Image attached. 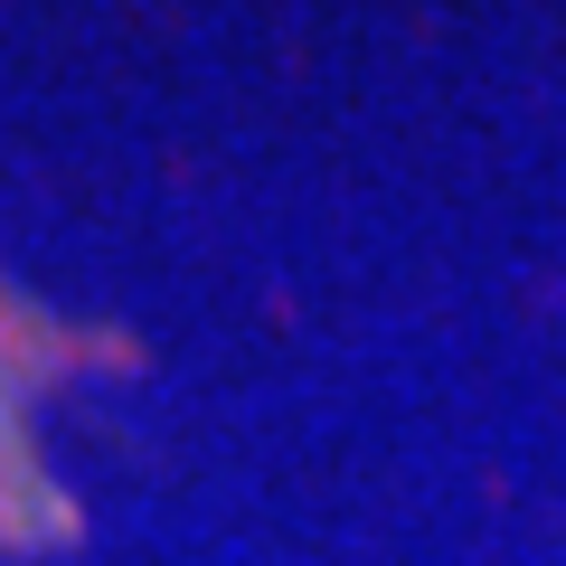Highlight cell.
<instances>
[{
  "label": "cell",
  "mask_w": 566,
  "mask_h": 566,
  "mask_svg": "<svg viewBox=\"0 0 566 566\" xmlns=\"http://www.w3.org/2000/svg\"><path fill=\"white\" fill-rule=\"evenodd\" d=\"M0 453H10V434H0Z\"/></svg>",
  "instance_id": "6da1fadb"
}]
</instances>
